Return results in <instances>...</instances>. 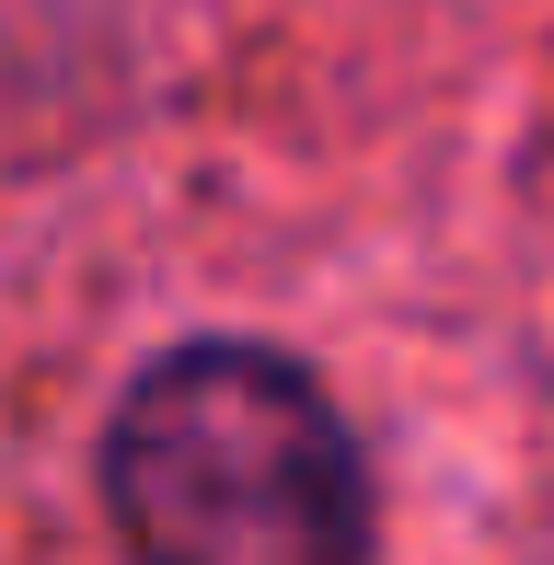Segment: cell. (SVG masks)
Listing matches in <instances>:
<instances>
[{
	"instance_id": "cell-1",
	"label": "cell",
	"mask_w": 554,
	"mask_h": 565,
	"mask_svg": "<svg viewBox=\"0 0 554 565\" xmlns=\"http://www.w3.org/2000/svg\"><path fill=\"white\" fill-rule=\"evenodd\" d=\"M128 565H370V461L289 347L196 335L128 381L105 427Z\"/></svg>"
}]
</instances>
